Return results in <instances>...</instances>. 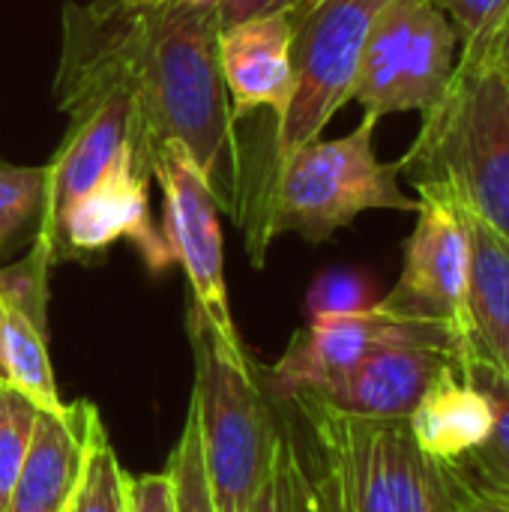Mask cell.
<instances>
[{
    "mask_svg": "<svg viewBox=\"0 0 509 512\" xmlns=\"http://www.w3.org/2000/svg\"><path fill=\"white\" fill-rule=\"evenodd\" d=\"M459 363L492 405V432L453 468L474 492L509 501V372L474 348H462Z\"/></svg>",
    "mask_w": 509,
    "mask_h": 512,
    "instance_id": "19",
    "label": "cell"
},
{
    "mask_svg": "<svg viewBox=\"0 0 509 512\" xmlns=\"http://www.w3.org/2000/svg\"><path fill=\"white\" fill-rule=\"evenodd\" d=\"M291 36V12H273L219 30V63L234 102V120L252 111H270L279 126L294 87Z\"/></svg>",
    "mask_w": 509,
    "mask_h": 512,
    "instance_id": "15",
    "label": "cell"
},
{
    "mask_svg": "<svg viewBox=\"0 0 509 512\" xmlns=\"http://www.w3.org/2000/svg\"><path fill=\"white\" fill-rule=\"evenodd\" d=\"M438 342L450 345L462 354V342L438 327L423 321H408L399 315H390L378 303L357 315H339V318H315L309 327L297 330L279 363L261 375L264 387L273 390L279 399L297 390H315L324 387L342 375H348L357 363H363L372 351L390 345V342Z\"/></svg>",
    "mask_w": 509,
    "mask_h": 512,
    "instance_id": "10",
    "label": "cell"
},
{
    "mask_svg": "<svg viewBox=\"0 0 509 512\" xmlns=\"http://www.w3.org/2000/svg\"><path fill=\"white\" fill-rule=\"evenodd\" d=\"M153 177L162 189V204H165L162 237L168 243L174 264H180L186 273L189 297L210 318L222 342L234 351H243L228 303L219 201L210 183L189 159V153L180 147H168L156 156Z\"/></svg>",
    "mask_w": 509,
    "mask_h": 512,
    "instance_id": "9",
    "label": "cell"
},
{
    "mask_svg": "<svg viewBox=\"0 0 509 512\" xmlns=\"http://www.w3.org/2000/svg\"><path fill=\"white\" fill-rule=\"evenodd\" d=\"M459 360V351L438 342L408 339L390 342L372 351L363 363H357L348 375L315 387L297 390L309 393L333 411L354 417H387L408 420L432 381Z\"/></svg>",
    "mask_w": 509,
    "mask_h": 512,
    "instance_id": "13",
    "label": "cell"
},
{
    "mask_svg": "<svg viewBox=\"0 0 509 512\" xmlns=\"http://www.w3.org/2000/svg\"><path fill=\"white\" fill-rule=\"evenodd\" d=\"M186 3H195V6H216V9H219V0H186Z\"/></svg>",
    "mask_w": 509,
    "mask_h": 512,
    "instance_id": "31",
    "label": "cell"
},
{
    "mask_svg": "<svg viewBox=\"0 0 509 512\" xmlns=\"http://www.w3.org/2000/svg\"><path fill=\"white\" fill-rule=\"evenodd\" d=\"M288 396L303 399L327 429L345 471L351 512H456L474 492L453 465L417 447L408 420L354 417L309 393Z\"/></svg>",
    "mask_w": 509,
    "mask_h": 512,
    "instance_id": "5",
    "label": "cell"
},
{
    "mask_svg": "<svg viewBox=\"0 0 509 512\" xmlns=\"http://www.w3.org/2000/svg\"><path fill=\"white\" fill-rule=\"evenodd\" d=\"M219 12L186 0H84L63 9L54 81L60 111L105 90L132 102V153L150 180L162 150L180 147L219 204L234 210L237 138L219 63Z\"/></svg>",
    "mask_w": 509,
    "mask_h": 512,
    "instance_id": "1",
    "label": "cell"
},
{
    "mask_svg": "<svg viewBox=\"0 0 509 512\" xmlns=\"http://www.w3.org/2000/svg\"><path fill=\"white\" fill-rule=\"evenodd\" d=\"M288 408H294L291 417H279L294 450V474H297V501L300 512H351V498L345 486V471L339 462V453L315 417V411L297 399H282Z\"/></svg>",
    "mask_w": 509,
    "mask_h": 512,
    "instance_id": "18",
    "label": "cell"
},
{
    "mask_svg": "<svg viewBox=\"0 0 509 512\" xmlns=\"http://www.w3.org/2000/svg\"><path fill=\"white\" fill-rule=\"evenodd\" d=\"M375 126L378 120L363 117L348 135L315 138L273 162L264 201L246 219L258 267L276 234L291 231L318 246L366 210L417 213L420 201L399 186V165L375 153Z\"/></svg>",
    "mask_w": 509,
    "mask_h": 512,
    "instance_id": "2",
    "label": "cell"
},
{
    "mask_svg": "<svg viewBox=\"0 0 509 512\" xmlns=\"http://www.w3.org/2000/svg\"><path fill=\"white\" fill-rule=\"evenodd\" d=\"M459 63V33L429 0H387L363 45L351 99L363 117L432 111L450 90Z\"/></svg>",
    "mask_w": 509,
    "mask_h": 512,
    "instance_id": "6",
    "label": "cell"
},
{
    "mask_svg": "<svg viewBox=\"0 0 509 512\" xmlns=\"http://www.w3.org/2000/svg\"><path fill=\"white\" fill-rule=\"evenodd\" d=\"M129 483L132 477L120 468V459L99 426L69 512H129Z\"/></svg>",
    "mask_w": 509,
    "mask_h": 512,
    "instance_id": "20",
    "label": "cell"
},
{
    "mask_svg": "<svg viewBox=\"0 0 509 512\" xmlns=\"http://www.w3.org/2000/svg\"><path fill=\"white\" fill-rule=\"evenodd\" d=\"M39 405L24 393L3 387L0 393V512H9L12 489L30 450Z\"/></svg>",
    "mask_w": 509,
    "mask_h": 512,
    "instance_id": "22",
    "label": "cell"
},
{
    "mask_svg": "<svg viewBox=\"0 0 509 512\" xmlns=\"http://www.w3.org/2000/svg\"><path fill=\"white\" fill-rule=\"evenodd\" d=\"M417 201L402 276L378 306L408 321L438 324L468 345V234L462 207L438 183L417 186Z\"/></svg>",
    "mask_w": 509,
    "mask_h": 512,
    "instance_id": "8",
    "label": "cell"
},
{
    "mask_svg": "<svg viewBox=\"0 0 509 512\" xmlns=\"http://www.w3.org/2000/svg\"><path fill=\"white\" fill-rule=\"evenodd\" d=\"M168 471L174 477V495L177 512H213L207 477H204V456H201V438H198V420L189 405L180 441L168 459Z\"/></svg>",
    "mask_w": 509,
    "mask_h": 512,
    "instance_id": "25",
    "label": "cell"
},
{
    "mask_svg": "<svg viewBox=\"0 0 509 512\" xmlns=\"http://www.w3.org/2000/svg\"><path fill=\"white\" fill-rule=\"evenodd\" d=\"M186 330L195 360L192 411L213 512H249L279 441V417L246 351L222 342L189 297Z\"/></svg>",
    "mask_w": 509,
    "mask_h": 512,
    "instance_id": "4",
    "label": "cell"
},
{
    "mask_svg": "<svg viewBox=\"0 0 509 512\" xmlns=\"http://www.w3.org/2000/svg\"><path fill=\"white\" fill-rule=\"evenodd\" d=\"M459 33V63L474 66L492 60L498 33L509 15V0H429Z\"/></svg>",
    "mask_w": 509,
    "mask_h": 512,
    "instance_id": "21",
    "label": "cell"
},
{
    "mask_svg": "<svg viewBox=\"0 0 509 512\" xmlns=\"http://www.w3.org/2000/svg\"><path fill=\"white\" fill-rule=\"evenodd\" d=\"M492 60L504 63V66L509 69V15H507V21H504V27H501V33H498V42H495Z\"/></svg>",
    "mask_w": 509,
    "mask_h": 512,
    "instance_id": "30",
    "label": "cell"
},
{
    "mask_svg": "<svg viewBox=\"0 0 509 512\" xmlns=\"http://www.w3.org/2000/svg\"><path fill=\"white\" fill-rule=\"evenodd\" d=\"M303 0H219V27H231L249 18L273 15V12H291Z\"/></svg>",
    "mask_w": 509,
    "mask_h": 512,
    "instance_id": "28",
    "label": "cell"
},
{
    "mask_svg": "<svg viewBox=\"0 0 509 512\" xmlns=\"http://www.w3.org/2000/svg\"><path fill=\"white\" fill-rule=\"evenodd\" d=\"M132 3H162V0H132Z\"/></svg>",
    "mask_w": 509,
    "mask_h": 512,
    "instance_id": "32",
    "label": "cell"
},
{
    "mask_svg": "<svg viewBox=\"0 0 509 512\" xmlns=\"http://www.w3.org/2000/svg\"><path fill=\"white\" fill-rule=\"evenodd\" d=\"M39 234L48 237L54 264L66 258L99 255L117 240L135 243L153 273H162L174 264L165 237L150 222L147 177L138 171L135 159L111 168L66 210L42 222Z\"/></svg>",
    "mask_w": 509,
    "mask_h": 512,
    "instance_id": "11",
    "label": "cell"
},
{
    "mask_svg": "<svg viewBox=\"0 0 509 512\" xmlns=\"http://www.w3.org/2000/svg\"><path fill=\"white\" fill-rule=\"evenodd\" d=\"M249 512H300L297 501V474H294V450L291 438L279 420V441L264 471V480L252 498Z\"/></svg>",
    "mask_w": 509,
    "mask_h": 512,
    "instance_id": "26",
    "label": "cell"
},
{
    "mask_svg": "<svg viewBox=\"0 0 509 512\" xmlns=\"http://www.w3.org/2000/svg\"><path fill=\"white\" fill-rule=\"evenodd\" d=\"M408 429L426 456L456 465L489 438L492 405L456 360L423 393L408 417Z\"/></svg>",
    "mask_w": 509,
    "mask_h": 512,
    "instance_id": "16",
    "label": "cell"
},
{
    "mask_svg": "<svg viewBox=\"0 0 509 512\" xmlns=\"http://www.w3.org/2000/svg\"><path fill=\"white\" fill-rule=\"evenodd\" d=\"M3 387H6V384H3V381H0V393H3Z\"/></svg>",
    "mask_w": 509,
    "mask_h": 512,
    "instance_id": "33",
    "label": "cell"
},
{
    "mask_svg": "<svg viewBox=\"0 0 509 512\" xmlns=\"http://www.w3.org/2000/svg\"><path fill=\"white\" fill-rule=\"evenodd\" d=\"M378 303L375 285L360 270H327L321 273L309 294H306V312L309 321L315 318H339V315H357Z\"/></svg>",
    "mask_w": 509,
    "mask_h": 512,
    "instance_id": "24",
    "label": "cell"
},
{
    "mask_svg": "<svg viewBox=\"0 0 509 512\" xmlns=\"http://www.w3.org/2000/svg\"><path fill=\"white\" fill-rule=\"evenodd\" d=\"M99 426L90 402H63L57 411L39 408L9 512H69Z\"/></svg>",
    "mask_w": 509,
    "mask_h": 512,
    "instance_id": "14",
    "label": "cell"
},
{
    "mask_svg": "<svg viewBox=\"0 0 509 512\" xmlns=\"http://www.w3.org/2000/svg\"><path fill=\"white\" fill-rule=\"evenodd\" d=\"M45 183V168L0 162V249L42 210Z\"/></svg>",
    "mask_w": 509,
    "mask_h": 512,
    "instance_id": "23",
    "label": "cell"
},
{
    "mask_svg": "<svg viewBox=\"0 0 509 512\" xmlns=\"http://www.w3.org/2000/svg\"><path fill=\"white\" fill-rule=\"evenodd\" d=\"M462 207V204H459ZM468 234V324L465 348L480 351L509 372V243L462 207Z\"/></svg>",
    "mask_w": 509,
    "mask_h": 512,
    "instance_id": "17",
    "label": "cell"
},
{
    "mask_svg": "<svg viewBox=\"0 0 509 512\" xmlns=\"http://www.w3.org/2000/svg\"><path fill=\"white\" fill-rule=\"evenodd\" d=\"M387 0H303L291 9V99L276 126V159L321 138L333 114L351 102L363 45ZM273 159V162H276Z\"/></svg>",
    "mask_w": 509,
    "mask_h": 512,
    "instance_id": "7",
    "label": "cell"
},
{
    "mask_svg": "<svg viewBox=\"0 0 509 512\" xmlns=\"http://www.w3.org/2000/svg\"><path fill=\"white\" fill-rule=\"evenodd\" d=\"M54 255L45 234L33 249L0 270V369L3 384L45 411H57L60 390L48 354V279Z\"/></svg>",
    "mask_w": 509,
    "mask_h": 512,
    "instance_id": "12",
    "label": "cell"
},
{
    "mask_svg": "<svg viewBox=\"0 0 509 512\" xmlns=\"http://www.w3.org/2000/svg\"><path fill=\"white\" fill-rule=\"evenodd\" d=\"M0 381H3V369H0Z\"/></svg>",
    "mask_w": 509,
    "mask_h": 512,
    "instance_id": "34",
    "label": "cell"
},
{
    "mask_svg": "<svg viewBox=\"0 0 509 512\" xmlns=\"http://www.w3.org/2000/svg\"><path fill=\"white\" fill-rule=\"evenodd\" d=\"M129 512H177L174 477L168 468L129 483Z\"/></svg>",
    "mask_w": 509,
    "mask_h": 512,
    "instance_id": "27",
    "label": "cell"
},
{
    "mask_svg": "<svg viewBox=\"0 0 509 512\" xmlns=\"http://www.w3.org/2000/svg\"><path fill=\"white\" fill-rule=\"evenodd\" d=\"M411 186L438 183L509 243V69L456 66L447 96L396 162Z\"/></svg>",
    "mask_w": 509,
    "mask_h": 512,
    "instance_id": "3",
    "label": "cell"
},
{
    "mask_svg": "<svg viewBox=\"0 0 509 512\" xmlns=\"http://www.w3.org/2000/svg\"><path fill=\"white\" fill-rule=\"evenodd\" d=\"M456 512H509V501L483 495V492H471Z\"/></svg>",
    "mask_w": 509,
    "mask_h": 512,
    "instance_id": "29",
    "label": "cell"
}]
</instances>
